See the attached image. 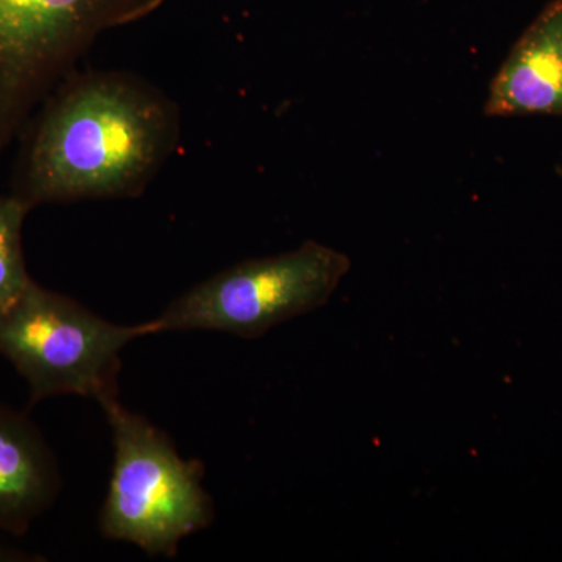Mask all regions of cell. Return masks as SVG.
<instances>
[{
  "mask_svg": "<svg viewBox=\"0 0 562 562\" xmlns=\"http://www.w3.org/2000/svg\"><path fill=\"white\" fill-rule=\"evenodd\" d=\"M168 94L125 70H74L33 122L13 194L43 203L139 198L180 143Z\"/></svg>",
  "mask_w": 562,
  "mask_h": 562,
  "instance_id": "cell-1",
  "label": "cell"
},
{
  "mask_svg": "<svg viewBox=\"0 0 562 562\" xmlns=\"http://www.w3.org/2000/svg\"><path fill=\"white\" fill-rule=\"evenodd\" d=\"M168 0H0V155L101 33Z\"/></svg>",
  "mask_w": 562,
  "mask_h": 562,
  "instance_id": "cell-4",
  "label": "cell"
},
{
  "mask_svg": "<svg viewBox=\"0 0 562 562\" xmlns=\"http://www.w3.org/2000/svg\"><path fill=\"white\" fill-rule=\"evenodd\" d=\"M492 117H562V0H553L522 33L490 85Z\"/></svg>",
  "mask_w": 562,
  "mask_h": 562,
  "instance_id": "cell-6",
  "label": "cell"
},
{
  "mask_svg": "<svg viewBox=\"0 0 562 562\" xmlns=\"http://www.w3.org/2000/svg\"><path fill=\"white\" fill-rule=\"evenodd\" d=\"M101 406L113 431L114 462L99 528L150 557H176L184 538L214 519L202 462L183 460L166 432L117 398Z\"/></svg>",
  "mask_w": 562,
  "mask_h": 562,
  "instance_id": "cell-2",
  "label": "cell"
},
{
  "mask_svg": "<svg viewBox=\"0 0 562 562\" xmlns=\"http://www.w3.org/2000/svg\"><path fill=\"white\" fill-rule=\"evenodd\" d=\"M60 487L57 461L38 428L0 406V530L24 535Z\"/></svg>",
  "mask_w": 562,
  "mask_h": 562,
  "instance_id": "cell-7",
  "label": "cell"
},
{
  "mask_svg": "<svg viewBox=\"0 0 562 562\" xmlns=\"http://www.w3.org/2000/svg\"><path fill=\"white\" fill-rule=\"evenodd\" d=\"M157 333L155 321L113 324L32 281L0 313V355L27 380L32 403L80 395L102 405L117 398L122 350L133 339Z\"/></svg>",
  "mask_w": 562,
  "mask_h": 562,
  "instance_id": "cell-3",
  "label": "cell"
},
{
  "mask_svg": "<svg viewBox=\"0 0 562 562\" xmlns=\"http://www.w3.org/2000/svg\"><path fill=\"white\" fill-rule=\"evenodd\" d=\"M13 557H20V554H14L13 552H5V550L0 549V561L18 560V558Z\"/></svg>",
  "mask_w": 562,
  "mask_h": 562,
  "instance_id": "cell-9",
  "label": "cell"
},
{
  "mask_svg": "<svg viewBox=\"0 0 562 562\" xmlns=\"http://www.w3.org/2000/svg\"><path fill=\"white\" fill-rule=\"evenodd\" d=\"M31 206L18 195H0V313L32 283L22 249V227Z\"/></svg>",
  "mask_w": 562,
  "mask_h": 562,
  "instance_id": "cell-8",
  "label": "cell"
},
{
  "mask_svg": "<svg viewBox=\"0 0 562 562\" xmlns=\"http://www.w3.org/2000/svg\"><path fill=\"white\" fill-rule=\"evenodd\" d=\"M351 262L316 241L214 273L169 303L158 333L220 331L254 339L330 301Z\"/></svg>",
  "mask_w": 562,
  "mask_h": 562,
  "instance_id": "cell-5",
  "label": "cell"
}]
</instances>
